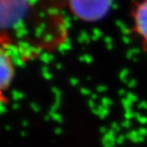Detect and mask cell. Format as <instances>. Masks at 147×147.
Returning a JSON list of instances; mask_svg holds the SVG:
<instances>
[{
    "mask_svg": "<svg viewBox=\"0 0 147 147\" xmlns=\"http://www.w3.org/2000/svg\"><path fill=\"white\" fill-rule=\"evenodd\" d=\"M11 59L7 51L0 46V90L6 88L12 79L13 67Z\"/></svg>",
    "mask_w": 147,
    "mask_h": 147,
    "instance_id": "cell-4",
    "label": "cell"
},
{
    "mask_svg": "<svg viewBox=\"0 0 147 147\" xmlns=\"http://www.w3.org/2000/svg\"><path fill=\"white\" fill-rule=\"evenodd\" d=\"M128 32L147 51V0H132L129 8Z\"/></svg>",
    "mask_w": 147,
    "mask_h": 147,
    "instance_id": "cell-3",
    "label": "cell"
},
{
    "mask_svg": "<svg viewBox=\"0 0 147 147\" xmlns=\"http://www.w3.org/2000/svg\"><path fill=\"white\" fill-rule=\"evenodd\" d=\"M114 0H65V8L79 21L86 24L99 23L107 17Z\"/></svg>",
    "mask_w": 147,
    "mask_h": 147,
    "instance_id": "cell-2",
    "label": "cell"
},
{
    "mask_svg": "<svg viewBox=\"0 0 147 147\" xmlns=\"http://www.w3.org/2000/svg\"><path fill=\"white\" fill-rule=\"evenodd\" d=\"M65 0H0V46L21 59L65 42Z\"/></svg>",
    "mask_w": 147,
    "mask_h": 147,
    "instance_id": "cell-1",
    "label": "cell"
}]
</instances>
